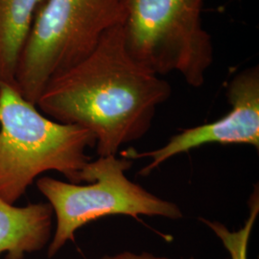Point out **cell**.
Returning <instances> with one entry per match:
<instances>
[{
	"mask_svg": "<svg viewBox=\"0 0 259 259\" xmlns=\"http://www.w3.org/2000/svg\"><path fill=\"white\" fill-rule=\"evenodd\" d=\"M171 94L170 83L130 53L121 24L90 55L55 75L36 106L53 120L91 131L98 156L107 157L143 138Z\"/></svg>",
	"mask_w": 259,
	"mask_h": 259,
	"instance_id": "1",
	"label": "cell"
},
{
	"mask_svg": "<svg viewBox=\"0 0 259 259\" xmlns=\"http://www.w3.org/2000/svg\"><path fill=\"white\" fill-rule=\"evenodd\" d=\"M96 145L93 133L40 113L19 91L0 83V198L14 204L38 175L57 171L69 183H83Z\"/></svg>",
	"mask_w": 259,
	"mask_h": 259,
	"instance_id": "2",
	"label": "cell"
},
{
	"mask_svg": "<svg viewBox=\"0 0 259 259\" xmlns=\"http://www.w3.org/2000/svg\"><path fill=\"white\" fill-rule=\"evenodd\" d=\"M127 0H46L19 57L15 88L36 105L55 75L90 55L121 25Z\"/></svg>",
	"mask_w": 259,
	"mask_h": 259,
	"instance_id": "3",
	"label": "cell"
},
{
	"mask_svg": "<svg viewBox=\"0 0 259 259\" xmlns=\"http://www.w3.org/2000/svg\"><path fill=\"white\" fill-rule=\"evenodd\" d=\"M204 1L127 0L122 30L130 53L155 74L176 71L202 87L214 55L202 21Z\"/></svg>",
	"mask_w": 259,
	"mask_h": 259,
	"instance_id": "4",
	"label": "cell"
},
{
	"mask_svg": "<svg viewBox=\"0 0 259 259\" xmlns=\"http://www.w3.org/2000/svg\"><path fill=\"white\" fill-rule=\"evenodd\" d=\"M133 160L116 156L90 161L83 172V183L76 185L49 177L38 179L37 189L56 214L57 227L48 255L51 257L83 226L112 215L131 217L159 216L172 220L183 217L175 203L160 199L130 181L126 172Z\"/></svg>",
	"mask_w": 259,
	"mask_h": 259,
	"instance_id": "5",
	"label": "cell"
},
{
	"mask_svg": "<svg viewBox=\"0 0 259 259\" xmlns=\"http://www.w3.org/2000/svg\"><path fill=\"white\" fill-rule=\"evenodd\" d=\"M227 96L232 106L222 118L184 130L157 150L139 153L134 149L122 152L128 159L150 157L152 160L139 175L147 176L154 169L177 155L208 143L250 144L259 148V68H245L228 84Z\"/></svg>",
	"mask_w": 259,
	"mask_h": 259,
	"instance_id": "6",
	"label": "cell"
},
{
	"mask_svg": "<svg viewBox=\"0 0 259 259\" xmlns=\"http://www.w3.org/2000/svg\"><path fill=\"white\" fill-rule=\"evenodd\" d=\"M53 208L49 204L15 206L0 198V254L6 259H23L41 250L50 238Z\"/></svg>",
	"mask_w": 259,
	"mask_h": 259,
	"instance_id": "7",
	"label": "cell"
},
{
	"mask_svg": "<svg viewBox=\"0 0 259 259\" xmlns=\"http://www.w3.org/2000/svg\"><path fill=\"white\" fill-rule=\"evenodd\" d=\"M46 0H0V83L15 87L19 57Z\"/></svg>",
	"mask_w": 259,
	"mask_h": 259,
	"instance_id": "8",
	"label": "cell"
},
{
	"mask_svg": "<svg viewBox=\"0 0 259 259\" xmlns=\"http://www.w3.org/2000/svg\"><path fill=\"white\" fill-rule=\"evenodd\" d=\"M259 213L258 186H254V191L249 200V216L244 226L232 232L223 223L201 219L215 235L221 240L230 253V259H248V245L252 228L255 224Z\"/></svg>",
	"mask_w": 259,
	"mask_h": 259,
	"instance_id": "9",
	"label": "cell"
},
{
	"mask_svg": "<svg viewBox=\"0 0 259 259\" xmlns=\"http://www.w3.org/2000/svg\"><path fill=\"white\" fill-rule=\"evenodd\" d=\"M101 259H172L168 257H163V256H157L152 253L148 252H142V253H134L131 251H123L117 254L113 255H105ZM188 259H194L193 257H190Z\"/></svg>",
	"mask_w": 259,
	"mask_h": 259,
	"instance_id": "10",
	"label": "cell"
}]
</instances>
